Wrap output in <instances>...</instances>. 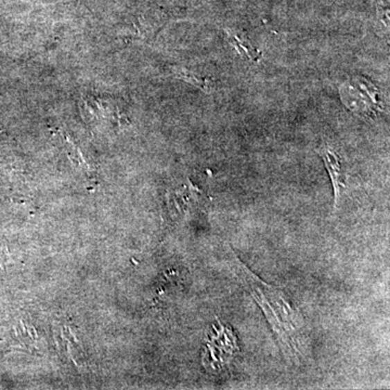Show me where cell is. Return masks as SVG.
<instances>
[{
    "mask_svg": "<svg viewBox=\"0 0 390 390\" xmlns=\"http://www.w3.org/2000/svg\"><path fill=\"white\" fill-rule=\"evenodd\" d=\"M321 157L323 159L324 165L328 169V175H330V180L333 184L334 197H335V209L337 207L338 199L341 197L342 190L346 186L345 172H344L343 165H342V159L339 155L330 148H323L321 149Z\"/></svg>",
    "mask_w": 390,
    "mask_h": 390,
    "instance_id": "4",
    "label": "cell"
},
{
    "mask_svg": "<svg viewBox=\"0 0 390 390\" xmlns=\"http://www.w3.org/2000/svg\"><path fill=\"white\" fill-rule=\"evenodd\" d=\"M341 95L345 105L361 116H371L378 111V90L368 80L355 78L342 86Z\"/></svg>",
    "mask_w": 390,
    "mask_h": 390,
    "instance_id": "2",
    "label": "cell"
},
{
    "mask_svg": "<svg viewBox=\"0 0 390 390\" xmlns=\"http://www.w3.org/2000/svg\"><path fill=\"white\" fill-rule=\"evenodd\" d=\"M378 15H380V19H383V21H388V6L385 3L383 5L378 6Z\"/></svg>",
    "mask_w": 390,
    "mask_h": 390,
    "instance_id": "7",
    "label": "cell"
},
{
    "mask_svg": "<svg viewBox=\"0 0 390 390\" xmlns=\"http://www.w3.org/2000/svg\"><path fill=\"white\" fill-rule=\"evenodd\" d=\"M85 116L96 126H124L126 115L113 100L86 96L84 97Z\"/></svg>",
    "mask_w": 390,
    "mask_h": 390,
    "instance_id": "3",
    "label": "cell"
},
{
    "mask_svg": "<svg viewBox=\"0 0 390 390\" xmlns=\"http://www.w3.org/2000/svg\"><path fill=\"white\" fill-rule=\"evenodd\" d=\"M236 263L243 283L249 287V293L264 311L284 353H288L291 358L299 359L303 322L290 299L280 288L261 281L238 257H236Z\"/></svg>",
    "mask_w": 390,
    "mask_h": 390,
    "instance_id": "1",
    "label": "cell"
},
{
    "mask_svg": "<svg viewBox=\"0 0 390 390\" xmlns=\"http://www.w3.org/2000/svg\"><path fill=\"white\" fill-rule=\"evenodd\" d=\"M227 39L229 44L239 53L242 57H245L253 62H258L260 60L261 53L255 46L251 44L247 35L236 30H227Z\"/></svg>",
    "mask_w": 390,
    "mask_h": 390,
    "instance_id": "5",
    "label": "cell"
},
{
    "mask_svg": "<svg viewBox=\"0 0 390 390\" xmlns=\"http://www.w3.org/2000/svg\"><path fill=\"white\" fill-rule=\"evenodd\" d=\"M172 73L176 75L177 78L193 85V86L200 88L203 91L211 92L214 90V82H213L211 78L205 76V75L194 72V71L184 67H172Z\"/></svg>",
    "mask_w": 390,
    "mask_h": 390,
    "instance_id": "6",
    "label": "cell"
}]
</instances>
